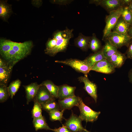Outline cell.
Instances as JSON below:
<instances>
[{
    "label": "cell",
    "mask_w": 132,
    "mask_h": 132,
    "mask_svg": "<svg viewBox=\"0 0 132 132\" xmlns=\"http://www.w3.org/2000/svg\"><path fill=\"white\" fill-rule=\"evenodd\" d=\"M121 16L126 22L132 25V11L128 7H123Z\"/></svg>",
    "instance_id": "30"
},
{
    "label": "cell",
    "mask_w": 132,
    "mask_h": 132,
    "mask_svg": "<svg viewBox=\"0 0 132 132\" xmlns=\"http://www.w3.org/2000/svg\"><path fill=\"white\" fill-rule=\"evenodd\" d=\"M91 70L106 74L114 73L115 68L108 60H103L95 63L92 67Z\"/></svg>",
    "instance_id": "10"
},
{
    "label": "cell",
    "mask_w": 132,
    "mask_h": 132,
    "mask_svg": "<svg viewBox=\"0 0 132 132\" xmlns=\"http://www.w3.org/2000/svg\"><path fill=\"white\" fill-rule=\"evenodd\" d=\"M13 66L9 65L4 67H0V84L7 86Z\"/></svg>",
    "instance_id": "20"
},
{
    "label": "cell",
    "mask_w": 132,
    "mask_h": 132,
    "mask_svg": "<svg viewBox=\"0 0 132 132\" xmlns=\"http://www.w3.org/2000/svg\"><path fill=\"white\" fill-rule=\"evenodd\" d=\"M101 44L100 40L97 38L95 33H93L91 38L89 44V48L94 53L101 49Z\"/></svg>",
    "instance_id": "24"
},
{
    "label": "cell",
    "mask_w": 132,
    "mask_h": 132,
    "mask_svg": "<svg viewBox=\"0 0 132 132\" xmlns=\"http://www.w3.org/2000/svg\"><path fill=\"white\" fill-rule=\"evenodd\" d=\"M13 42V41L5 39L0 40V53L2 57L11 49Z\"/></svg>",
    "instance_id": "23"
},
{
    "label": "cell",
    "mask_w": 132,
    "mask_h": 132,
    "mask_svg": "<svg viewBox=\"0 0 132 132\" xmlns=\"http://www.w3.org/2000/svg\"><path fill=\"white\" fill-rule=\"evenodd\" d=\"M82 121L79 116L72 113L64 125L71 132H79L85 129L82 125Z\"/></svg>",
    "instance_id": "9"
},
{
    "label": "cell",
    "mask_w": 132,
    "mask_h": 132,
    "mask_svg": "<svg viewBox=\"0 0 132 132\" xmlns=\"http://www.w3.org/2000/svg\"><path fill=\"white\" fill-rule=\"evenodd\" d=\"M73 0H50L52 3L60 5H66L70 4L73 1Z\"/></svg>",
    "instance_id": "33"
},
{
    "label": "cell",
    "mask_w": 132,
    "mask_h": 132,
    "mask_svg": "<svg viewBox=\"0 0 132 132\" xmlns=\"http://www.w3.org/2000/svg\"><path fill=\"white\" fill-rule=\"evenodd\" d=\"M80 111L79 117L82 121L93 122L98 119L101 113L100 111H94L86 105L82 99L77 106Z\"/></svg>",
    "instance_id": "3"
},
{
    "label": "cell",
    "mask_w": 132,
    "mask_h": 132,
    "mask_svg": "<svg viewBox=\"0 0 132 132\" xmlns=\"http://www.w3.org/2000/svg\"><path fill=\"white\" fill-rule=\"evenodd\" d=\"M105 44L101 48L103 53L107 59L110 57L117 51V48L112 45L108 40H104Z\"/></svg>",
    "instance_id": "19"
},
{
    "label": "cell",
    "mask_w": 132,
    "mask_h": 132,
    "mask_svg": "<svg viewBox=\"0 0 132 132\" xmlns=\"http://www.w3.org/2000/svg\"><path fill=\"white\" fill-rule=\"evenodd\" d=\"M58 97L59 100H62L75 96V91L76 87L63 84L58 86Z\"/></svg>",
    "instance_id": "13"
},
{
    "label": "cell",
    "mask_w": 132,
    "mask_h": 132,
    "mask_svg": "<svg viewBox=\"0 0 132 132\" xmlns=\"http://www.w3.org/2000/svg\"><path fill=\"white\" fill-rule=\"evenodd\" d=\"M54 132H71L66 126L62 124V127L58 128L52 129L51 130Z\"/></svg>",
    "instance_id": "35"
},
{
    "label": "cell",
    "mask_w": 132,
    "mask_h": 132,
    "mask_svg": "<svg viewBox=\"0 0 132 132\" xmlns=\"http://www.w3.org/2000/svg\"><path fill=\"white\" fill-rule=\"evenodd\" d=\"M78 79L80 82L84 83V86L83 88L96 103L98 96L97 88L96 84L89 80L88 76H81L78 77Z\"/></svg>",
    "instance_id": "8"
},
{
    "label": "cell",
    "mask_w": 132,
    "mask_h": 132,
    "mask_svg": "<svg viewBox=\"0 0 132 132\" xmlns=\"http://www.w3.org/2000/svg\"><path fill=\"white\" fill-rule=\"evenodd\" d=\"M55 62L69 66L77 72L82 73L86 76H88V74L91 70V68L84 60L70 58L64 60H56Z\"/></svg>",
    "instance_id": "2"
},
{
    "label": "cell",
    "mask_w": 132,
    "mask_h": 132,
    "mask_svg": "<svg viewBox=\"0 0 132 132\" xmlns=\"http://www.w3.org/2000/svg\"><path fill=\"white\" fill-rule=\"evenodd\" d=\"M33 123L36 131L42 129L51 130L52 129L49 126L42 115L38 118L33 119Z\"/></svg>",
    "instance_id": "21"
},
{
    "label": "cell",
    "mask_w": 132,
    "mask_h": 132,
    "mask_svg": "<svg viewBox=\"0 0 132 132\" xmlns=\"http://www.w3.org/2000/svg\"><path fill=\"white\" fill-rule=\"evenodd\" d=\"M89 2V4L100 6L109 13L122 7L121 0H90Z\"/></svg>",
    "instance_id": "7"
},
{
    "label": "cell",
    "mask_w": 132,
    "mask_h": 132,
    "mask_svg": "<svg viewBox=\"0 0 132 132\" xmlns=\"http://www.w3.org/2000/svg\"><path fill=\"white\" fill-rule=\"evenodd\" d=\"M82 99L75 95L62 100H59L58 103L62 110H70L74 106H77L79 104Z\"/></svg>",
    "instance_id": "11"
},
{
    "label": "cell",
    "mask_w": 132,
    "mask_h": 132,
    "mask_svg": "<svg viewBox=\"0 0 132 132\" xmlns=\"http://www.w3.org/2000/svg\"><path fill=\"white\" fill-rule=\"evenodd\" d=\"M129 82L132 83V67L129 70L128 73Z\"/></svg>",
    "instance_id": "38"
},
{
    "label": "cell",
    "mask_w": 132,
    "mask_h": 132,
    "mask_svg": "<svg viewBox=\"0 0 132 132\" xmlns=\"http://www.w3.org/2000/svg\"><path fill=\"white\" fill-rule=\"evenodd\" d=\"M21 82L19 79H17L12 82L8 87V90L11 99L19 89L21 85Z\"/></svg>",
    "instance_id": "27"
},
{
    "label": "cell",
    "mask_w": 132,
    "mask_h": 132,
    "mask_svg": "<svg viewBox=\"0 0 132 132\" xmlns=\"http://www.w3.org/2000/svg\"><path fill=\"white\" fill-rule=\"evenodd\" d=\"M11 11V7L4 1L0 2V17L3 20H6L9 16Z\"/></svg>",
    "instance_id": "25"
},
{
    "label": "cell",
    "mask_w": 132,
    "mask_h": 132,
    "mask_svg": "<svg viewBox=\"0 0 132 132\" xmlns=\"http://www.w3.org/2000/svg\"><path fill=\"white\" fill-rule=\"evenodd\" d=\"M42 107L36 97L34 99V105L32 111V117L33 119L38 118L42 115Z\"/></svg>",
    "instance_id": "26"
},
{
    "label": "cell",
    "mask_w": 132,
    "mask_h": 132,
    "mask_svg": "<svg viewBox=\"0 0 132 132\" xmlns=\"http://www.w3.org/2000/svg\"><path fill=\"white\" fill-rule=\"evenodd\" d=\"M79 132H91L87 130L86 129H85V130H83L82 131Z\"/></svg>",
    "instance_id": "41"
},
{
    "label": "cell",
    "mask_w": 132,
    "mask_h": 132,
    "mask_svg": "<svg viewBox=\"0 0 132 132\" xmlns=\"http://www.w3.org/2000/svg\"><path fill=\"white\" fill-rule=\"evenodd\" d=\"M23 86L26 92V104H28L30 102L34 100L40 85L35 82L28 85H23Z\"/></svg>",
    "instance_id": "15"
},
{
    "label": "cell",
    "mask_w": 132,
    "mask_h": 132,
    "mask_svg": "<svg viewBox=\"0 0 132 132\" xmlns=\"http://www.w3.org/2000/svg\"><path fill=\"white\" fill-rule=\"evenodd\" d=\"M131 25L126 22L121 16L112 31L120 34L128 35V32Z\"/></svg>",
    "instance_id": "14"
},
{
    "label": "cell",
    "mask_w": 132,
    "mask_h": 132,
    "mask_svg": "<svg viewBox=\"0 0 132 132\" xmlns=\"http://www.w3.org/2000/svg\"><path fill=\"white\" fill-rule=\"evenodd\" d=\"M128 35L132 39V25H131L129 29L128 32Z\"/></svg>",
    "instance_id": "39"
},
{
    "label": "cell",
    "mask_w": 132,
    "mask_h": 132,
    "mask_svg": "<svg viewBox=\"0 0 132 132\" xmlns=\"http://www.w3.org/2000/svg\"><path fill=\"white\" fill-rule=\"evenodd\" d=\"M128 49L126 52L127 58L132 59V40L127 46Z\"/></svg>",
    "instance_id": "34"
},
{
    "label": "cell",
    "mask_w": 132,
    "mask_h": 132,
    "mask_svg": "<svg viewBox=\"0 0 132 132\" xmlns=\"http://www.w3.org/2000/svg\"><path fill=\"white\" fill-rule=\"evenodd\" d=\"M73 30L67 29V31L62 38L56 40V45L52 50L45 52L50 56H54L57 53L65 52L69 44L70 40L74 36Z\"/></svg>",
    "instance_id": "1"
},
{
    "label": "cell",
    "mask_w": 132,
    "mask_h": 132,
    "mask_svg": "<svg viewBox=\"0 0 132 132\" xmlns=\"http://www.w3.org/2000/svg\"><path fill=\"white\" fill-rule=\"evenodd\" d=\"M33 46V43L30 41L22 43L13 42L12 49L15 53L19 61L30 54Z\"/></svg>",
    "instance_id": "6"
},
{
    "label": "cell",
    "mask_w": 132,
    "mask_h": 132,
    "mask_svg": "<svg viewBox=\"0 0 132 132\" xmlns=\"http://www.w3.org/2000/svg\"><path fill=\"white\" fill-rule=\"evenodd\" d=\"M127 59L126 55L118 50L108 60L115 68H119L124 64Z\"/></svg>",
    "instance_id": "17"
},
{
    "label": "cell",
    "mask_w": 132,
    "mask_h": 132,
    "mask_svg": "<svg viewBox=\"0 0 132 132\" xmlns=\"http://www.w3.org/2000/svg\"><path fill=\"white\" fill-rule=\"evenodd\" d=\"M64 110L60 111L59 110H52L48 113L49 115L50 119L52 121H58L61 123L64 117L63 113Z\"/></svg>",
    "instance_id": "29"
},
{
    "label": "cell",
    "mask_w": 132,
    "mask_h": 132,
    "mask_svg": "<svg viewBox=\"0 0 132 132\" xmlns=\"http://www.w3.org/2000/svg\"><path fill=\"white\" fill-rule=\"evenodd\" d=\"M35 97L41 104L49 101L55 99V98L52 96L46 87L44 86L40 85Z\"/></svg>",
    "instance_id": "12"
},
{
    "label": "cell",
    "mask_w": 132,
    "mask_h": 132,
    "mask_svg": "<svg viewBox=\"0 0 132 132\" xmlns=\"http://www.w3.org/2000/svg\"><path fill=\"white\" fill-rule=\"evenodd\" d=\"M40 85L45 86L53 97L55 99L58 98V86L55 85L52 81L50 80H46Z\"/></svg>",
    "instance_id": "22"
},
{
    "label": "cell",
    "mask_w": 132,
    "mask_h": 132,
    "mask_svg": "<svg viewBox=\"0 0 132 132\" xmlns=\"http://www.w3.org/2000/svg\"><path fill=\"white\" fill-rule=\"evenodd\" d=\"M132 2V0H121L122 7H128Z\"/></svg>",
    "instance_id": "36"
},
{
    "label": "cell",
    "mask_w": 132,
    "mask_h": 132,
    "mask_svg": "<svg viewBox=\"0 0 132 132\" xmlns=\"http://www.w3.org/2000/svg\"><path fill=\"white\" fill-rule=\"evenodd\" d=\"M105 40H108L111 44L119 48L123 46L127 47L132 39L128 35L111 31Z\"/></svg>",
    "instance_id": "5"
},
{
    "label": "cell",
    "mask_w": 132,
    "mask_h": 132,
    "mask_svg": "<svg viewBox=\"0 0 132 132\" xmlns=\"http://www.w3.org/2000/svg\"><path fill=\"white\" fill-rule=\"evenodd\" d=\"M128 7L129 9L132 11V2Z\"/></svg>",
    "instance_id": "40"
},
{
    "label": "cell",
    "mask_w": 132,
    "mask_h": 132,
    "mask_svg": "<svg viewBox=\"0 0 132 132\" xmlns=\"http://www.w3.org/2000/svg\"><path fill=\"white\" fill-rule=\"evenodd\" d=\"M91 36H87L79 33L78 36L74 40V45L84 51H87L89 48V44Z\"/></svg>",
    "instance_id": "16"
},
{
    "label": "cell",
    "mask_w": 132,
    "mask_h": 132,
    "mask_svg": "<svg viewBox=\"0 0 132 132\" xmlns=\"http://www.w3.org/2000/svg\"><path fill=\"white\" fill-rule=\"evenodd\" d=\"M9 65L4 60H3L1 58H0V67H6L8 66Z\"/></svg>",
    "instance_id": "37"
},
{
    "label": "cell",
    "mask_w": 132,
    "mask_h": 132,
    "mask_svg": "<svg viewBox=\"0 0 132 132\" xmlns=\"http://www.w3.org/2000/svg\"><path fill=\"white\" fill-rule=\"evenodd\" d=\"M106 59L103 53L101 48L98 52L87 56L84 61L91 68L97 62Z\"/></svg>",
    "instance_id": "18"
},
{
    "label": "cell",
    "mask_w": 132,
    "mask_h": 132,
    "mask_svg": "<svg viewBox=\"0 0 132 132\" xmlns=\"http://www.w3.org/2000/svg\"><path fill=\"white\" fill-rule=\"evenodd\" d=\"M10 97L8 87L4 84H0V102H5Z\"/></svg>",
    "instance_id": "31"
},
{
    "label": "cell",
    "mask_w": 132,
    "mask_h": 132,
    "mask_svg": "<svg viewBox=\"0 0 132 132\" xmlns=\"http://www.w3.org/2000/svg\"><path fill=\"white\" fill-rule=\"evenodd\" d=\"M41 105L42 109L48 113L54 110H59L60 108L58 103L55 100L49 101Z\"/></svg>",
    "instance_id": "28"
},
{
    "label": "cell",
    "mask_w": 132,
    "mask_h": 132,
    "mask_svg": "<svg viewBox=\"0 0 132 132\" xmlns=\"http://www.w3.org/2000/svg\"><path fill=\"white\" fill-rule=\"evenodd\" d=\"M123 8L121 7L116 11L110 12L106 16V25L103 31L102 40H104L112 31L118 19L121 16Z\"/></svg>",
    "instance_id": "4"
},
{
    "label": "cell",
    "mask_w": 132,
    "mask_h": 132,
    "mask_svg": "<svg viewBox=\"0 0 132 132\" xmlns=\"http://www.w3.org/2000/svg\"><path fill=\"white\" fill-rule=\"evenodd\" d=\"M56 44V40L53 38L49 40L46 44V48L45 52L49 51L54 48Z\"/></svg>",
    "instance_id": "32"
}]
</instances>
